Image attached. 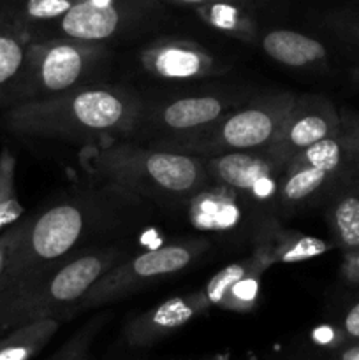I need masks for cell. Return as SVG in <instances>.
<instances>
[{
  "mask_svg": "<svg viewBox=\"0 0 359 360\" xmlns=\"http://www.w3.org/2000/svg\"><path fill=\"white\" fill-rule=\"evenodd\" d=\"M211 246L213 245L208 238L194 236V238H183L157 246L137 255H129L113 269H109L88 290L77 306V313L129 297L155 281L168 280L183 273L206 253H210Z\"/></svg>",
  "mask_w": 359,
  "mask_h": 360,
  "instance_id": "cell-9",
  "label": "cell"
},
{
  "mask_svg": "<svg viewBox=\"0 0 359 360\" xmlns=\"http://www.w3.org/2000/svg\"><path fill=\"white\" fill-rule=\"evenodd\" d=\"M326 27L345 48L359 56V11H338L329 14Z\"/></svg>",
  "mask_w": 359,
  "mask_h": 360,
  "instance_id": "cell-25",
  "label": "cell"
},
{
  "mask_svg": "<svg viewBox=\"0 0 359 360\" xmlns=\"http://www.w3.org/2000/svg\"><path fill=\"white\" fill-rule=\"evenodd\" d=\"M16 239H18V225L16 224H14L11 229H7L6 232H2V234H0V278H2L4 271H6L7 262H9L11 252H13Z\"/></svg>",
  "mask_w": 359,
  "mask_h": 360,
  "instance_id": "cell-30",
  "label": "cell"
},
{
  "mask_svg": "<svg viewBox=\"0 0 359 360\" xmlns=\"http://www.w3.org/2000/svg\"><path fill=\"white\" fill-rule=\"evenodd\" d=\"M253 250L271 267L275 264H298L312 260L329 252L331 245L315 236L285 231L278 224L253 245Z\"/></svg>",
  "mask_w": 359,
  "mask_h": 360,
  "instance_id": "cell-19",
  "label": "cell"
},
{
  "mask_svg": "<svg viewBox=\"0 0 359 360\" xmlns=\"http://www.w3.org/2000/svg\"><path fill=\"white\" fill-rule=\"evenodd\" d=\"M84 171L162 207L187 206L210 183L206 158L132 141L84 146Z\"/></svg>",
  "mask_w": 359,
  "mask_h": 360,
  "instance_id": "cell-3",
  "label": "cell"
},
{
  "mask_svg": "<svg viewBox=\"0 0 359 360\" xmlns=\"http://www.w3.org/2000/svg\"><path fill=\"white\" fill-rule=\"evenodd\" d=\"M341 127V112L331 98L319 94H296L284 134L267 150L289 164V160L299 151L340 134Z\"/></svg>",
  "mask_w": 359,
  "mask_h": 360,
  "instance_id": "cell-14",
  "label": "cell"
},
{
  "mask_svg": "<svg viewBox=\"0 0 359 360\" xmlns=\"http://www.w3.org/2000/svg\"><path fill=\"white\" fill-rule=\"evenodd\" d=\"M130 255L120 243L77 253L0 295V333L42 319L62 322L77 315V306L109 269Z\"/></svg>",
  "mask_w": 359,
  "mask_h": 360,
  "instance_id": "cell-5",
  "label": "cell"
},
{
  "mask_svg": "<svg viewBox=\"0 0 359 360\" xmlns=\"http://www.w3.org/2000/svg\"><path fill=\"white\" fill-rule=\"evenodd\" d=\"M164 4L157 0L80 2L58 20L28 32V37L30 41H76L109 46V42L132 39L150 30L164 16Z\"/></svg>",
  "mask_w": 359,
  "mask_h": 360,
  "instance_id": "cell-8",
  "label": "cell"
},
{
  "mask_svg": "<svg viewBox=\"0 0 359 360\" xmlns=\"http://www.w3.org/2000/svg\"><path fill=\"white\" fill-rule=\"evenodd\" d=\"M16 158L9 148L0 151V234L23 217V206L16 195Z\"/></svg>",
  "mask_w": 359,
  "mask_h": 360,
  "instance_id": "cell-23",
  "label": "cell"
},
{
  "mask_svg": "<svg viewBox=\"0 0 359 360\" xmlns=\"http://www.w3.org/2000/svg\"><path fill=\"white\" fill-rule=\"evenodd\" d=\"M333 360H359V341L345 340V343L334 350Z\"/></svg>",
  "mask_w": 359,
  "mask_h": 360,
  "instance_id": "cell-31",
  "label": "cell"
},
{
  "mask_svg": "<svg viewBox=\"0 0 359 360\" xmlns=\"http://www.w3.org/2000/svg\"><path fill=\"white\" fill-rule=\"evenodd\" d=\"M137 69L160 84H192L224 77L234 67L222 53L187 37L162 35L141 46Z\"/></svg>",
  "mask_w": 359,
  "mask_h": 360,
  "instance_id": "cell-11",
  "label": "cell"
},
{
  "mask_svg": "<svg viewBox=\"0 0 359 360\" xmlns=\"http://www.w3.org/2000/svg\"><path fill=\"white\" fill-rule=\"evenodd\" d=\"M210 360H229V357H227V355H218V357L210 359Z\"/></svg>",
  "mask_w": 359,
  "mask_h": 360,
  "instance_id": "cell-34",
  "label": "cell"
},
{
  "mask_svg": "<svg viewBox=\"0 0 359 360\" xmlns=\"http://www.w3.org/2000/svg\"><path fill=\"white\" fill-rule=\"evenodd\" d=\"M257 94L252 84L217 81L141 94V109L123 141L176 151Z\"/></svg>",
  "mask_w": 359,
  "mask_h": 360,
  "instance_id": "cell-4",
  "label": "cell"
},
{
  "mask_svg": "<svg viewBox=\"0 0 359 360\" xmlns=\"http://www.w3.org/2000/svg\"><path fill=\"white\" fill-rule=\"evenodd\" d=\"M99 330V322H92L76 334L53 360H94L90 355V343Z\"/></svg>",
  "mask_w": 359,
  "mask_h": 360,
  "instance_id": "cell-26",
  "label": "cell"
},
{
  "mask_svg": "<svg viewBox=\"0 0 359 360\" xmlns=\"http://www.w3.org/2000/svg\"><path fill=\"white\" fill-rule=\"evenodd\" d=\"M189 217L199 231L232 241L256 245L278 221L267 210L243 193L210 181L189 204Z\"/></svg>",
  "mask_w": 359,
  "mask_h": 360,
  "instance_id": "cell-12",
  "label": "cell"
},
{
  "mask_svg": "<svg viewBox=\"0 0 359 360\" xmlns=\"http://www.w3.org/2000/svg\"><path fill=\"white\" fill-rule=\"evenodd\" d=\"M28 46L25 28L9 13H0V104L23 72Z\"/></svg>",
  "mask_w": 359,
  "mask_h": 360,
  "instance_id": "cell-21",
  "label": "cell"
},
{
  "mask_svg": "<svg viewBox=\"0 0 359 360\" xmlns=\"http://www.w3.org/2000/svg\"><path fill=\"white\" fill-rule=\"evenodd\" d=\"M210 308L204 290L169 297L155 308L132 316L123 327V341L130 348H148L178 333Z\"/></svg>",
  "mask_w": 359,
  "mask_h": 360,
  "instance_id": "cell-15",
  "label": "cell"
},
{
  "mask_svg": "<svg viewBox=\"0 0 359 360\" xmlns=\"http://www.w3.org/2000/svg\"><path fill=\"white\" fill-rule=\"evenodd\" d=\"M354 171L351 139L341 127L340 134L312 144L289 160L278 186L277 214H294L315 206Z\"/></svg>",
  "mask_w": 359,
  "mask_h": 360,
  "instance_id": "cell-10",
  "label": "cell"
},
{
  "mask_svg": "<svg viewBox=\"0 0 359 360\" xmlns=\"http://www.w3.org/2000/svg\"><path fill=\"white\" fill-rule=\"evenodd\" d=\"M151 204L113 183L92 178L18 221V239L0 278V295L77 253L120 243L139 229Z\"/></svg>",
  "mask_w": 359,
  "mask_h": 360,
  "instance_id": "cell-1",
  "label": "cell"
},
{
  "mask_svg": "<svg viewBox=\"0 0 359 360\" xmlns=\"http://www.w3.org/2000/svg\"><path fill=\"white\" fill-rule=\"evenodd\" d=\"M326 220L334 245L344 252L359 246V169L341 179L327 195Z\"/></svg>",
  "mask_w": 359,
  "mask_h": 360,
  "instance_id": "cell-18",
  "label": "cell"
},
{
  "mask_svg": "<svg viewBox=\"0 0 359 360\" xmlns=\"http://www.w3.org/2000/svg\"><path fill=\"white\" fill-rule=\"evenodd\" d=\"M260 51L282 67L301 72H327L333 67V51L319 37L292 30L270 28L259 32L257 37Z\"/></svg>",
  "mask_w": 359,
  "mask_h": 360,
  "instance_id": "cell-16",
  "label": "cell"
},
{
  "mask_svg": "<svg viewBox=\"0 0 359 360\" xmlns=\"http://www.w3.org/2000/svg\"><path fill=\"white\" fill-rule=\"evenodd\" d=\"M111 58L108 44L30 41L23 72L2 104L11 108L109 83Z\"/></svg>",
  "mask_w": 359,
  "mask_h": 360,
  "instance_id": "cell-6",
  "label": "cell"
},
{
  "mask_svg": "<svg viewBox=\"0 0 359 360\" xmlns=\"http://www.w3.org/2000/svg\"><path fill=\"white\" fill-rule=\"evenodd\" d=\"M344 127L351 139L352 160H354L355 169H359V115H351V112H341Z\"/></svg>",
  "mask_w": 359,
  "mask_h": 360,
  "instance_id": "cell-28",
  "label": "cell"
},
{
  "mask_svg": "<svg viewBox=\"0 0 359 360\" xmlns=\"http://www.w3.org/2000/svg\"><path fill=\"white\" fill-rule=\"evenodd\" d=\"M80 4V0H18L16 6L7 13L25 28L32 32L49 21L58 20L70 7Z\"/></svg>",
  "mask_w": 359,
  "mask_h": 360,
  "instance_id": "cell-24",
  "label": "cell"
},
{
  "mask_svg": "<svg viewBox=\"0 0 359 360\" xmlns=\"http://www.w3.org/2000/svg\"><path fill=\"white\" fill-rule=\"evenodd\" d=\"M157 2L164 4V6H178V7H190V9H196V7L204 6V4H210L213 0H157Z\"/></svg>",
  "mask_w": 359,
  "mask_h": 360,
  "instance_id": "cell-32",
  "label": "cell"
},
{
  "mask_svg": "<svg viewBox=\"0 0 359 360\" xmlns=\"http://www.w3.org/2000/svg\"><path fill=\"white\" fill-rule=\"evenodd\" d=\"M0 336H2V333H0Z\"/></svg>",
  "mask_w": 359,
  "mask_h": 360,
  "instance_id": "cell-35",
  "label": "cell"
},
{
  "mask_svg": "<svg viewBox=\"0 0 359 360\" xmlns=\"http://www.w3.org/2000/svg\"><path fill=\"white\" fill-rule=\"evenodd\" d=\"M294 98L296 94L289 90L259 91L176 151L210 158L232 151L267 150L284 134Z\"/></svg>",
  "mask_w": 359,
  "mask_h": 360,
  "instance_id": "cell-7",
  "label": "cell"
},
{
  "mask_svg": "<svg viewBox=\"0 0 359 360\" xmlns=\"http://www.w3.org/2000/svg\"><path fill=\"white\" fill-rule=\"evenodd\" d=\"M267 267L266 260L253 250L250 257L218 271L203 290L211 306L231 311H250L259 294V280Z\"/></svg>",
  "mask_w": 359,
  "mask_h": 360,
  "instance_id": "cell-17",
  "label": "cell"
},
{
  "mask_svg": "<svg viewBox=\"0 0 359 360\" xmlns=\"http://www.w3.org/2000/svg\"><path fill=\"white\" fill-rule=\"evenodd\" d=\"M62 326L58 319L23 323L0 336V360H32L51 341Z\"/></svg>",
  "mask_w": 359,
  "mask_h": 360,
  "instance_id": "cell-22",
  "label": "cell"
},
{
  "mask_svg": "<svg viewBox=\"0 0 359 360\" xmlns=\"http://www.w3.org/2000/svg\"><path fill=\"white\" fill-rule=\"evenodd\" d=\"M203 23L238 41L256 42L259 37L253 0H213L194 9Z\"/></svg>",
  "mask_w": 359,
  "mask_h": 360,
  "instance_id": "cell-20",
  "label": "cell"
},
{
  "mask_svg": "<svg viewBox=\"0 0 359 360\" xmlns=\"http://www.w3.org/2000/svg\"><path fill=\"white\" fill-rule=\"evenodd\" d=\"M341 334L347 341H359V297L348 306L341 319Z\"/></svg>",
  "mask_w": 359,
  "mask_h": 360,
  "instance_id": "cell-27",
  "label": "cell"
},
{
  "mask_svg": "<svg viewBox=\"0 0 359 360\" xmlns=\"http://www.w3.org/2000/svg\"><path fill=\"white\" fill-rule=\"evenodd\" d=\"M351 79H352V83L355 84V86H359V63L354 67V69H352Z\"/></svg>",
  "mask_w": 359,
  "mask_h": 360,
  "instance_id": "cell-33",
  "label": "cell"
},
{
  "mask_svg": "<svg viewBox=\"0 0 359 360\" xmlns=\"http://www.w3.org/2000/svg\"><path fill=\"white\" fill-rule=\"evenodd\" d=\"M341 276L348 283L359 285V246L354 250H348V252H344Z\"/></svg>",
  "mask_w": 359,
  "mask_h": 360,
  "instance_id": "cell-29",
  "label": "cell"
},
{
  "mask_svg": "<svg viewBox=\"0 0 359 360\" xmlns=\"http://www.w3.org/2000/svg\"><path fill=\"white\" fill-rule=\"evenodd\" d=\"M285 165L270 150L232 151L206 158L210 181L243 193L273 214Z\"/></svg>",
  "mask_w": 359,
  "mask_h": 360,
  "instance_id": "cell-13",
  "label": "cell"
},
{
  "mask_svg": "<svg viewBox=\"0 0 359 360\" xmlns=\"http://www.w3.org/2000/svg\"><path fill=\"white\" fill-rule=\"evenodd\" d=\"M143 95L127 84H97L73 94L6 108L2 125L35 139L97 146L125 139L141 109Z\"/></svg>",
  "mask_w": 359,
  "mask_h": 360,
  "instance_id": "cell-2",
  "label": "cell"
}]
</instances>
